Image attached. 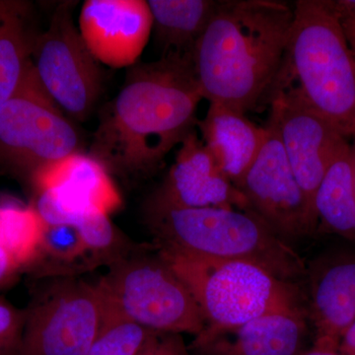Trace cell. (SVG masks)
<instances>
[{
  "instance_id": "cell-3",
  "label": "cell",
  "mask_w": 355,
  "mask_h": 355,
  "mask_svg": "<svg viewBox=\"0 0 355 355\" xmlns=\"http://www.w3.org/2000/svg\"><path fill=\"white\" fill-rule=\"evenodd\" d=\"M291 98L347 139L355 137V57L331 1L298 0L279 71L263 104Z\"/></svg>"
},
{
  "instance_id": "cell-26",
  "label": "cell",
  "mask_w": 355,
  "mask_h": 355,
  "mask_svg": "<svg viewBox=\"0 0 355 355\" xmlns=\"http://www.w3.org/2000/svg\"><path fill=\"white\" fill-rule=\"evenodd\" d=\"M19 270L14 266L0 241V289L10 284Z\"/></svg>"
},
{
  "instance_id": "cell-14",
  "label": "cell",
  "mask_w": 355,
  "mask_h": 355,
  "mask_svg": "<svg viewBox=\"0 0 355 355\" xmlns=\"http://www.w3.org/2000/svg\"><path fill=\"white\" fill-rule=\"evenodd\" d=\"M147 202L188 209L249 210L242 191L221 171L196 130L180 144L174 164Z\"/></svg>"
},
{
  "instance_id": "cell-1",
  "label": "cell",
  "mask_w": 355,
  "mask_h": 355,
  "mask_svg": "<svg viewBox=\"0 0 355 355\" xmlns=\"http://www.w3.org/2000/svg\"><path fill=\"white\" fill-rule=\"evenodd\" d=\"M202 99L191 58L135 64L100 113L88 154L110 174H151L195 130Z\"/></svg>"
},
{
  "instance_id": "cell-16",
  "label": "cell",
  "mask_w": 355,
  "mask_h": 355,
  "mask_svg": "<svg viewBox=\"0 0 355 355\" xmlns=\"http://www.w3.org/2000/svg\"><path fill=\"white\" fill-rule=\"evenodd\" d=\"M307 311L263 315L233 327H205L189 349L191 355H300L307 338Z\"/></svg>"
},
{
  "instance_id": "cell-12",
  "label": "cell",
  "mask_w": 355,
  "mask_h": 355,
  "mask_svg": "<svg viewBox=\"0 0 355 355\" xmlns=\"http://www.w3.org/2000/svg\"><path fill=\"white\" fill-rule=\"evenodd\" d=\"M268 104V121L279 133L292 172L314 209L315 195L329 166L349 140L328 121L291 98L277 96Z\"/></svg>"
},
{
  "instance_id": "cell-27",
  "label": "cell",
  "mask_w": 355,
  "mask_h": 355,
  "mask_svg": "<svg viewBox=\"0 0 355 355\" xmlns=\"http://www.w3.org/2000/svg\"><path fill=\"white\" fill-rule=\"evenodd\" d=\"M338 352L343 355H355V322L343 336Z\"/></svg>"
},
{
  "instance_id": "cell-6",
  "label": "cell",
  "mask_w": 355,
  "mask_h": 355,
  "mask_svg": "<svg viewBox=\"0 0 355 355\" xmlns=\"http://www.w3.org/2000/svg\"><path fill=\"white\" fill-rule=\"evenodd\" d=\"M80 151V133L46 92L31 64L0 110V174L29 184L44 166Z\"/></svg>"
},
{
  "instance_id": "cell-21",
  "label": "cell",
  "mask_w": 355,
  "mask_h": 355,
  "mask_svg": "<svg viewBox=\"0 0 355 355\" xmlns=\"http://www.w3.org/2000/svg\"><path fill=\"white\" fill-rule=\"evenodd\" d=\"M44 229L46 223L32 203L0 202V241L19 272L38 261Z\"/></svg>"
},
{
  "instance_id": "cell-23",
  "label": "cell",
  "mask_w": 355,
  "mask_h": 355,
  "mask_svg": "<svg viewBox=\"0 0 355 355\" xmlns=\"http://www.w3.org/2000/svg\"><path fill=\"white\" fill-rule=\"evenodd\" d=\"M88 256L87 250L76 228L69 225H46L41 253L35 266L44 259L55 263H74Z\"/></svg>"
},
{
  "instance_id": "cell-17",
  "label": "cell",
  "mask_w": 355,
  "mask_h": 355,
  "mask_svg": "<svg viewBox=\"0 0 355 355\" xmlns=\"http://www.w3.org/2000/svg\"><path fill=\"white\" fill-rule=\"evenodd\" d=\"M197 125L221 171L239 186L260 153L266 128L254 125L243 112L216 103H209L207 114Z\"/></svg>"
},
{
  "instance_id": "cell-9",
  "label": "cell",
  "mask_w": 355,
  "mask_h": 355,
  "mask_svg": "<svg viewBox=\"0 0 355 355\" xmlns=\"http://www.w3.org/2000/svg\"><path fill=\"white\" fill-rule=\"evenodd\" d=\"M104 309L99 284L71 277L53 280L25 309L18 355H87Z\"/></svg>"
},
{
  "instance_id": "cell-31",
  "label": "cell",
  "mask_w": 355,
  "mask_h": 355,
  "mask_svg": "<svg viewBox=\"0 0 355 355\" xmlns=\"http://www.w3.org/2000/svg\"><path fill=\"white\" fill-rule=\"evenodd\" d=\"M0 355H13L10 352H6V350L0 349Z\"/></svg>"
},
{
  "instance_id": "cell-4",
  "label": "cell",
  "mask_w": 355,
  "mask_h": 355,
  "mask_svg": "<svg viewBox=\"0 0 355 355\" xmlns=\"http://www.w3.org/2000/svg\"><path fill=\"white\" fill-rule=\"evenodd\" d=\"M146 211L159 248L216 260L249 261L292 284L306 277L307 265L297 252L250 210L147 202Z\"/></svg>"
},
{
  "instance_id": "cell-10",
  "label": "cell",
  "mask_w": 355,
  "mask_h": 355,
  "mask_svg": "<svg viewBox=\"0 0 355 355\" xmlns=\"http://www.w3.org/2000/svg\"><path fill=\"white\" fill-rule=\"evenodd\" d=\"M265 128L260 153L237 188L250 211L282 240L302 239L316 232L314 209L292 172L277 130L270 121Z\"/></svg>"
},
{
  "instance_id": "cell-30",
  "label": "cell",
  "mask_w": 355,
  "mask_h": 355,
  "mask_svg": "<svg viewBox=\"0 0 355 355\" xmlns=\"http://www.w3.org/2000/svg\"><path fill=\"white\" fill-rule=\"evenodd\" d=\"M347 40H349V43L350 46H352V51H354V57H355V32L352 33V34L347 36Z\"/></svg>"
},
{
  "instance_id": "cell-11",
  "label": "cell",
  "mask_w": 355,
  "mask_h": 355,
  "mask_svg": "<svg viewBox=\"0 0 355 355\" xmlns=\"http://www.w3.org/2000/svg\"><path fill=\"white\" fill-rule=\"evenodd\" d=\"M29 186L32 205L46 225H69L77 216L101 211L111 216L121 198L106 168L83 151L44 166Z\"/></svg>"
},
{
  "instance_id": "cell-24",
  "label": "cell",
  "mask_w": 355,
  "mask_h": 355,
  "mask_svg": "<svg viewBox=\"0 0 355 355\" xmlns=\"http://www.w3.org/2000/svg\"><path fill=\"white\" fill-rule=\"evenodd\" d=\"M24 324L25 310H18L0 298V349L13 355L19 354Z\"/></svg>"
},
{
  "instance_id": "cell-2",
  "label": "cell",
  "mask_w": 355,
  "mask_h": 355,
  "mask_svg": "<svg viewBox=\"0 0 355 355\" xmlns=\"http://www.w3.org/2000/svg\"><path fill=\"white\" fill-rule=\"evenodd\" d=\"M292 22L293 7L284 2L219 1L191 55L203 99L245 114L263 104Z\"/></svg>"
},
{
  "instance_id": "cell-7",
  "label": "cell",
  "mask_w": 355,
  "mask_h": 355,
  "mask_svg": "<svg viewBox=\"0 0 355 355\" xmlns=\"http://www.w3.org/2000/svg\"><path fill=\"white\" fill-rule=\"evenodd\" d=\"M98 284L146 330L197 336L205 328L195 299L156 246L114 261Z\"/></svg>"
},
{
  "instance_id": "cell-15",
  "label": "cell",
  "mask_w": 355,
  "mask_h": 355,
  "mask_svg": "<svg viewBox=\"0 0 355 355\" xmlns=\"http://www.w3.org/2000/svg\"><path fill=\"white\" fill-rule=\"evenodd\" d=\"M307 316L314 327L315 347L338 350L355 322V254H323L307 265Z\"/></svg>"
},
{
  "instance_id": "cell-13",
  "label": "cell",
  "mask_w": 355,
  "mask_h": 355,
  "mask_svg": "<svg viewBox=\"0 0 355 355\" xmlns=\"http://www.w3.org/2000/svg\"><path fill=\"white\" fill-rule=\"evenodd\" d=\"M153 28L146 0H87L79 16V31L88 50L113 69L135 64Z\"/></svg>"
},
{
  "instance_id": "cell-18",
  "label": "cell",
  "mask_w": 355,
  "mask_h": 355,
  "mask_svg": "<svg viewBox=\"0 0 355 355\" xmlns=\"http://www.w3.org/2000/svg\"><path fill=\"white\" fill-rule=\"evenodd\" d=\"M25 0H0V110L19 88L32 64L39 31Z\"/></svg>"
},
{
  "instance_id": "cell-19",
  "label": "cell",
  "mask_w": 355,
  "mask_h": 355,
  "mask_svg": "<svg viewBox=\"0 0 355 355\" xmlns=\"http://www.w3.org/2000/svg\"><path fill=\"white\" fill-rule=\"evenodd\" d=\"M154 35L162 57L191 58L216 13V0H148Z\"/></svg>"
},
{
  "instance_id": "cell-20",
  "label": "cell",
  "mask_w": 355,
  "mask_h": 355,
  "mask_svg": "<svg viewBox=\"0 0 355 355\" xmlns=\"http://www.w3.org/2000/svg\"><path fill=\"white\" fill-rule=\"evenodd\" d=\"M318 226L355 243V189L350 142L331 161L314 198Z\"/></svg>"
},
{
  "instance_id": "cell-8",
  "label": "cell",
  "mask_w": 355,
  "mask_h": 355,
  "mask_svg": "<svg viewBox=\"0 0 355 355\" xmlns=\"http://www.w3.org/2000/svg\"><path fill=\"white\" fill-rule=\"evenodd\" d=\"M76 2L53 11L48 29L40 32L32 65L40 83L55 104L74 121L87 120L103 92V72L73 21Z\"/></svg>"
},
{
  "instance_id": "cell-22",
  "label": "cell",
  "mask_w": 355,
  "mask_h": 355,
  "mask_svg": "<svg viewBox=\"0 0 355 355\" xmlns=\"http://www.w3.org/2000/svg\"><path fill=\"white\" fill-rule=\"evenodd\" d=\"M104 295V314L87 355H137L153 331L133 321Z\"/></svg>"
},
{
  "instance_id": "cell-29",
  "label": "cell",
  "mask_w": 355,
  "mask_h": 355,
  "mask_svg": "<svg viewBox=\"0 0 355 355\" xmlns=\"http://www.w3.org/2000/svg\"><path fill=\"white\" fill-rule=\"evenodd\" d=\"M350 149H352V171H354V182L355 189V137L354 139H352V144H350Z\"/></svg>"
},
{
  "instance_id": "cell-28",
  "label": "cell",
  "mask_w": 355,
  "mask_h": 355,
  "mask_svg": "<svg viewBox=\"0 0 355 355\" xmlns=\"http://www.w3.org/2000/svg\"><path fill=\"white\" fill-rule=\"evenodd\" d=\"M300 355H343L338 350L323 349L313 345L309 349H305Z\"/></svg>"
},
{
  "instance_id": "cell-5",
  "label": "cell",
  "mask_w": 355,
  "mask_h": 355,
  "mask_svg": "<svg viewBox=\"0 0 355 355\" xmlns=\"http://www.w3.org/2000/svg\"><path fill=\"white\" fill-rule=\"evenodd\" d=\"M157 249L191 292L205 327H233L270 313L306 310L297 284L260 266Z\"/></svg>"
},
{
  "instance_id": "cell-25",
  "label": "cell",
  "mask_w": 355,
  "mask_h": 355,
  "mask_svg": "<svg viewBox=\"0 0 355 355\" xmlns=\"http://www.w3.org/2000/svg\"><path fill=\"white\" fill-rule=\"evenodd\" d=\"M137 355H191L183 336L153 331Z\"/></svg>"
}]
</instances>
